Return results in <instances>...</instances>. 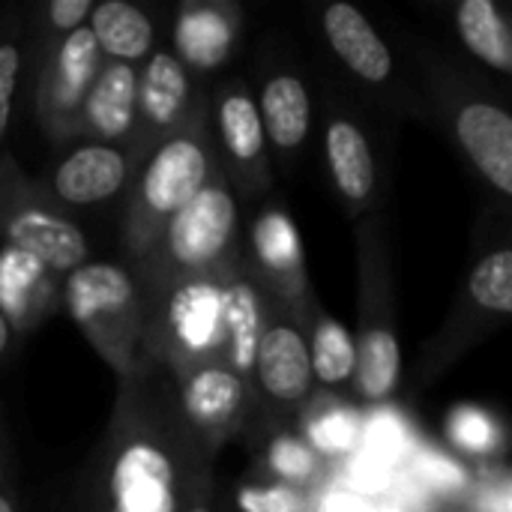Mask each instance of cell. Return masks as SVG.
Here are the masks:
<instances>
[{
    "label": "cell",
    "mask_w": 512,
    "mask_h": 512,
    "mask_svg": "<svg viewBox=\"0 0 512 512\" xmlns=\"http://www.w3.org/2000/svg\"><path fill=\"white\" fill-rule=\"evenodd\" d=\"M213 459L177 405L174 378L150 366L120 378L105 435L81 468L72 512H183L216 486Z\"/></svg>",
    "instance_id": "1"
},
{
    "label": "cell",
    "mask_w": 512,
    "mask_h": 512,
    "mask_svg": "<svg viewBox=\"0 0 512 512\" xmlns=\"http://www.w3.org/2000/svg\"><path fill=\"white\" fill-rule=\"evenodd\" d=\"M243 264L240 207L234 186L219 171L159 234L153 249L129 267L144 291L162 297L186 282H225Z\"/></svg>",
    "instance_id": "2"
},
{
    "label": "cell",
    "mask_w": 512,
    "mask_h": 512,
    "mask_svg": "<svg viewBox=\"0 0 512 512\" xmlns=\"http://www.w3.org/2000/svg\"><path fill=\"white\" fill-rule=\"evenodd\" d=\"M204 111L180 132L162 138L132 174L129 201L120 219V252L135 267L159 240L162 228L219 174Z\"/></svg>",
    "instance_id": "3"
},
{
    "label": "cell",
    "mask_w": 512,
    "mask_h": 512,
    "mask_svg": "<svg viewBox=\"0 0 512 512\" xmlns=\"http://www.w3.org/2000/svg\"><path fill=\"white\" fill-rule=\"evenodd\" d=\"M66 309L87 342L117 372L132 378L150 369V294L126 264L90 261L66 279Z\"/></svg>",
    "instance_id": "4"
},
{
    "label": "cell",
    "mask_w": 512,
    "mask_h": 512,
    "mask_svg": "<svg viewBox=\"0 0 512 512\" xmlns=\"http://www.w3.org/2000/svg\"><path fill=\"white\" fill-rule=\"evenodd\" d=\"M306 321L309 315H300L267 297L264 327L249 375V408L264 414L270 432L294 429L312 405L315 378L309 363Z\"/></svg>",
    "instance_id": "5"
},
{
    "label": "cell",
    "mask_w": 512,
    "mask_h": 512,
    "mask_svg": "<svg viewBox=\"0 0 512 512\" xmlns=\"http://www.w3.org/2000/svg\"><path fill=\"white\" fill-rule=\"evenodd\" d=\"M222 285L225 282H186L150 306L147 354L153 366H162L174 381L186 378L201 366H225V318H222Z\"/></svg>",
    "instance_id": "6"
},
{
    "label": "cell",
    "mask_w": 512,
    "mask_h": 512,
    "mask_svg": "<svg viewBox=\"0 0 512 512\" xmlns=\"http://www.w3.org/2000/svg\"><path fill=\"white\" fill-rule=\"evenodd\" d=\"M381 258L360 240V333L354 339L357 366H354V387L366 402H384L402 372V351L399 336L393 327V306L387 297V279L381 273Z\"/></svg>",
    "instance_id": "7"
},
{
    "label": "cell",
    "mask_w": 512,
    "mask_h": 512,
    "mask_svg": "<svg viewBox=\"0 0 512 512\" xmlns=\"http://www.w3.org/2000/svg\"><path fill=\"white\" fill-rule=\"evenodd\" d=\"M0 237L15 252L54 273H75L78 267L90 264L87 234L72 219L36 198L9 201L0 195Z\"/></svg>",
    "instance_id": "8"
},
{
    "label": "cell",
    "mask_w": 512,
    "mask_h": 512,
    "mask_svg": "<svg viewBox=\"0 0 512 512\" xmlns=\"http://www.w3.org/2000/svg\"><path fill=\"white\" fill-rule=\"evenodd\" d=\"M246 270L276 303L309 315L315 300L306 282L300 234L282 210H267L252 222L249 255L243 252Z\"/></svg>",
    "instance_id": "9"
},
{
    "label": "cell",
    "mask_w": 512,
    "mask_h": 512,
    "mask_svg": "<svg viewBox=\"0 0 512 512\" xmlns=\"http://www.w3.org/2000/svg\"><path fill=\"white\" fill-rule=\"evenodd\" d=\"M174 390L186 423L210 453H219V447L249 420V384L228 366H201L174 381Z\"/></svg>",
    "instance_id": "10"
},
{
    "label": "cell",
    "mask_w": 512,
    "mask_h": 512,
    "mask_svg": "<svg viewBox=\"0 0 512 512\" xmlns=\"http://www.w3.org/2000/svg\"><path fill=\"white\" fill-rule=\"evenodd\" d=\"M204 111L192 96L189 72L180 57L171 51H156L144 72L138 75V102H135V129L141 159L168 135L189 126ZM132 129V132H135Z\"/></svg>",
    "instance_id": "11"
},
{
    "label": "cell",
    "mask_w": 512,
    "mask_h": 512,
    "mask_svg": "<svg viewBox=\"0 0 512 512\" xmlns=\"http://www.w3.org/2000/svg\"><path fill=\"white\" fill-rule=\"evenodd\" d=\"M213 123L219 150L225 156V177L234 180L246 195H261L270 186V162H267V135L258 117V105L252 93L243 87H228L213 102Z\"/></svg>",
    "instance_id": "12"
},
{
    "label": "cell",
    "mask_w": 512,
    "mask_h": 512,
    "mask_svg": "<svg viewBox=\"0 0 512 512\" xmlns=\"http://www.w3.org/2000/svg\"><path fill=\"white\" fill-rule=\"evenodd\" d=\"M102 54L87 27L66 33L48 54L39 78V117L48 129H78L81 102L99 72Z\"/></svg>",
    "instance_id": "13"
},
{
    "label": "cell",
    "mask_w": 512,
    "mask_h": 512,
    "mask_svg": "<svg viewBox=\"0 0 512 512\" xmlns=\"http://www.w3.org/2000/svg\"><path fill=\"white\" fill-rule=\"evenodd\" d=\"M135 162L126 150L90 141L75 147L48 177L51 195L72 207H93L120 195V189L132 180Z\"/></svg>",
    "instance_id": "14"
},
{
    "label": "cell",
    "mask_w": 512,
    "mask_h": 512,
    "mask_svg": "<svg viewBox=\"0 0 512 512\" xmlns=\"http://www.w3.org/2000/svg\"><path fill=\"white\" fill-rule=\"evenodd\" d=\"M453 132L474 168L501 195H512V117L492 99H468L453 114Z\"/></svg>",
    "instance_id": "15"
},
{
    "label": "cell",
    "mask_w": 512,
    "mask_h": 512,
    "mask_svg": "<svg viewBox=\"0 0 512 512\" xmlns=\"http://www.w3.org/2000/svg\"><path fill=\"white\" fill-rule=\"evenodd\" d=\"M267 294L255 276L240 264L222 285V318H225V357L222 363L249 384L255 345L264 327Z\"/></svg>",
    "instance_id": "16"
},
{
    "label": "cell",
    "mask_w": 512,
    "mask_h": 512,
    "mask_svg": "<svg viewBox=\"0 0 512 512\" xmlns=\"http://www.w3.org/2000/svg\"><path fill=\"white\" fill-rule=\"evenodd\" d=\"M138 72L126 63H102L78 111V129L105 141H117L135 129Z\"/></svg>",
    "instance_id": "17"
},
{
    "label": "cell",
    "mask_w": 512,
    "mask_h": 512,
    "mask_svg": "<svg viewBox=\"0 0 512 512\" xmlns=\"http://www.w3.org/2000/svg\"><path fill=\"white\" fill-rule=\"evenodd\" d=\"M324 33L336 57L363 81L384 84L393 75V54L372 21L351 3H330L324 9Z\"/></svg>",
    "instance_id": "18"
},
{
    "label": "cell",
    "mask_w": 512,
    "mask_h": 512,
    "mask_svg": "<svg viewBox=\"0 0 512 512\" xmlns=\"http://www.w3.org/2000/svg\"><path fill=\"white\" fill-rule=\"evenodd\" d=\"M324 147H327V165H330V174L342 201H348L351 207L369 204L375 195L378 168H375V156H372V144L366 132L354 120L336 117L327 126Z\"/></svg>",
    "instance_id": "19"
},
{
    "label": "cell",
    "mask_w": 512,
    "mask_h": 512,
    "mask_svg": "<svg viewBox=\"0 0 512 512\" xmlns=\"http://www.w3.org/2000/svg\"><path fill=\"white\" fill-rule=\"evenodd\" d=\"M255 105L264 135L276 150L294 153L306 144L312 126V102L306 84L297 75H273Z\"/></svg>",
    "instance_id": "20"
},
{
    "label": "cell",
    "mask_w": 512,
    "mask_h": 512,
    "mask_svg": "<svg viewBox=\"0 0 512 512\" xmlns=\"http://www.w3.org/2000/svg\"><path fill=\"white\" fill-rule=\"evenodd\" d=\"M87 30L96 39L102 57L114 63H132L150 54L153 48V21L147 12L126 0H105L96 3L87 21Z\"/></svg>",
    "instance_id": "21"
},
{
    "label": "cell",
    "mask_w": 512,
    "mask_h": 512,
    "mask_svg": "<svg viewBox=\"0 0 512 512\" xmlns=\"http://www.w3.org/2000/svg\"><path fill=\"white\" fill-rule=\"evenodd\" d=\"M225 6L216 3H189L180 12L177 24V45L183 57L198 66V69H213L219 66L228 51H231V33L234 21L225 18Z\"/></svg>",
    "instance_id": "22"
},
{
    "label": "cell",
    "mask_w": 512,
    "mask_h": 512,
    "mask_svg": "<svg viewBox=\"0 0 512 512\" xmlns=\"http://www.w3.org/2000/svg\"><path fill=\"white\" fill-rule=\"evenodd\" d=\"M306 339H309V363H312L315 384L333 390L354 378V366H357L354 336L336 318L312 306L306 321Z\"/></svg>",
    "instance_id": "23"
},
{
    "label": "cell",
    "mask_w": 512,
    "mask_h": 512,
    "mask_svg": "<svg viewBox=\"0 0 512 512\" xmlns=\"http://www.w3.org/2000/svg\"><path fill=\"white\" fill-rule=\"evenodd\" d=\"M456 30L465 48L489 69L512 72V36L492 0H465L456 9Z\"/></svg>",
    "instance_id": "24"
},
{
    "label": "cell",
    "mask_w": 512,
    "mask_h": 512,
    "mask_svg": "<svg viewBox=\"0 0 512 512\" xmlns=\"http://www.w3.org/2000/svg\"><path fill=\"white\" fill-rule=\"evenodd\" d=\"M264 474L267 483L306 492L324 480V462L321 453L303 438H297L291 429H273L264 450Z\"/></svg>",
    "instance_id": "25"
},
{
    "label": "cell",
    "mask_w": 512,
    "mask_h": 512,
    "mask_svg": "<svg viewBox=\"0 0 512 512\" xmlns=\"http://www.w3.org/2000/svg\"><path fill=\"white\" fill-rule=\"evenodd\" d=\"M468 303L477 315H512V252L507 246L492 249L468 276Z\"/></svg>",
    "instance_id": "26"
},
{
    "label": "cell",
    "mask_w": 512,
    "mask_h": 512,
    "mask_svg": "<svg viewBox=\"0 0 512 512\" xmlns=\"http://www.w3.org/2000/svg\"><path fill=\"white\" fill-rule=\"evenodd\" d=\"M303 417L318 453H342L354 438V420L342 408H306Z\"/></svg>",
    "instance_id": "27"
},
{
    "label": "cell",
    "mask_w": 512,
    "mask_h": 512,
    "mask_svg": "<svg viewBox=\"0 0 512 512\" xmlns=\"http://www.w3.org/2000/svg\"><path fill=\"white\" fill-rule=\"evenodd\" d=\"M237 507L243 512H306V492H297L291 486L264 483V486H246L240 489Z\"/></svg>",
    "instance_id": "28"
},
{
    "label": "cell",
    "mask_w": 512,
    "mask_h": 512,
    "mask_svg": "<svg viewBox=\"0 0 512 512\" xmlns=\"http://www.w3.org/2000/svg\"><path fill=\"white\" fill-rule=\"evenodd\" d=\"M453 438L459 441V447L471 450V453H492L495 447V426L492 417L474 408H462L453 417Z\"/></svg>",
    "instance_id": "29"
},
{
    "label": "cell",
    "mask_w": 512,
    "mask_h": 512,
    "mask_svg": "<svg viewBox=\"0 0 512 512\" xmlns=\"http://www.w3.org/2000/svg\"><path fill=\"white\" fill-rule=\"evenodd\" d=\"M18 75H21V51H18V45L15 42H0V141H3V135L9 129Z\"/></svg>",
    "instance_id": "30"
},
{
    "label": "cell",
    "mask_w": 512,
    "mask_h": 512,
    "mask_svg": "<svg viewBox=\"0 0 512 512\" xmlns=\"http://www.w3.org/2000/svg\"><path fill=\"white\" fill-rule=\"evenodd\" d=\"M93 6L96 3H90V0H54L45 9L48 12V27L63 33V36L72 33V30H81V27H87Z\"/></svg>",
    "instance_id": "31"
},
{
    "label": "cell",
    "mask_w": 512,
    "mask_h": 512,
    "mask_svg": "<svg viewBox=\"0 0 512 512\" xmlns=\"http://www.w3.org/2000/svg\"><path fill=\"white\" fill-rule=\"evenodd\" d=\"M477 512H510V474L507 468H495L480 480Z\"/></svg>",
    "instance_id": "32"
},
{
    "label": "cell",
    "mask_w": 512,
    "mask_h": 512,
    "mask_svg": "<svg viewBox=\"0 0 512 512\" xmlns=\"http://www.w3.org/2000/svg\"><path fill=\"white\" fill-rule=\"evenodd\" d=\"M0 512H18V486H15V471H12L3 423H0Z\"/></svg>",
    "instance_id": "33"
},
{
    "label": "cell",
    "mask_w": 512,
    "mask_h": 512,
    "mask_svg": "<svg viewBox=\"0 0 512 512\" xmlns=\"http://www.w3.org/2000/svg\"><path fill=\"white\" fill-rule=\"evenodd\" d=\"M9 339H12V327H9V318H6V312H3V306H0V357H3L6 348H9Z\"/></svg>",
    "instance_id": "34"
}]
</instances>
